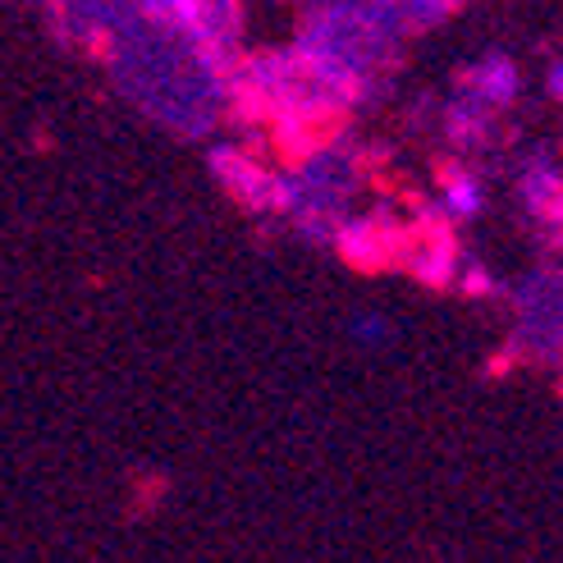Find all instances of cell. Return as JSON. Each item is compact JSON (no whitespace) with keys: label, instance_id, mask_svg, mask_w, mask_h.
Here are the masks:
<instances>
[{"label":"cell","instance_id":"obj_1","mask_svg":"<svg viewBox=\"0 0 563 563\" xmlns=\"http://www.w3.org/2000/svg\"><path fill=\"white\" fill-rule=\"evenodd\" d=\"M518 192H522V207L537 216V224H545V234L563 247V165L537 152L518 170Z\"/></svg>","mask_w":563,"mask_h":563},{"label":"cell","instance_id":"obj_2","mask_svg":"<svg viewBox=\"0 0 563 563\" xmlns=\"http://www.w3.org/2000/svg\"><path fill=\"white\" fill-rule=\"evenodd\" d=\"M522 92V74L518 65L509 60V55H482L467 74H463V97L472 101H482L486 110H504V106H514Z\"/></svg>","mask_w":563,"mask_h":563},{"label":"cell","instance_id":"obj_3","mask_svg":"<svg viewBox=\"0 0 563 563\" xmlns=\"http://www.w3.org/2000/svg\"><path fill=\"white\" fill-rule=\"evenodd\" d=\"M404 262H408V271L421 279V285L444 289V285H454L459 279V247L444 230H421V239L404 247Z\"/></svg>","mask_w":563,"mask_h":563},{"label":"cell","instance_id":"obj_4","mask_svg":"<svg viewBox=\"0 0 563 563\" xmlns=\"http://www.w3.org/2000/svg\"><path fill=\"white\" fill-rule=\"evenodd\" d=\"M334 243H340V252L362 266V271H376L389 262V247H394V230L385 220H349L334 230Z\"/></svg>","mask_w":563,"mask_h":563},{"label":"cell","instance_id":"obj_5","mask_svg":"<svg viewBox=\"0 0 563 563\" xmlns=\"http://www.w3.org/2000/svg\"><path fill=\"white\" fill-rule=\"evenodd\" d=\"M440 211L449 220H459V224L476 220V216L486 211V184L476 179L472 170H463V165L444 170V179H440Z\"/></svg>","mask_w":563,"mask_h":563},{"label":"cell","instance_id":"obj_6","mask_svg":"<svg viewBox=\"0 0 563 563\" xmlns=\"http://www.w3.org/2000/svg\"><path fill=\"white\" fill-rule=\"evenodd\" d=\"M353 334H357V344H385L389 321L385 317H353Z\"/></svg>","mask_w":563,"mask_h":563},{"label":"cell","instance_id":"obj_7","mask_svg":"<svg viewBox=\"0 0 563 563\" xmlns=\"http://www.w3.org/2000/svg\"><path fill=\"white\" fill-rule=\"evenodd\" d=\"M459 279H463L467 294H495V279L482 266H476V262H459Z\"/></svg>","mask_w":563,"mask_h":563},{"label":"cell","instance_id":"obj_8","mask_svg":"<svg viewBox=\"0 0 563 563\" xmlns=\"http://www.w3.org/2000/svg\"><path fill=\"white\" fill-rule=\"evenodd\" d=\"M137 10H143L152 23L175 27V19H179V0H137Z\"/></svg>","mask_w":563,"mask_h":563},{"label":"cell","instance_id":"obj_9","mask_svg":"<svg viewBox=\"0 0 563 563\" xmlns=\"http://www.w3.org/2000/svg\"><path fill=\"white\" fill-rule=\"evenodd\" d=\"M545 92H550L554 101H563V60H554V65L545 69Z\"/></svg>","mask_w":563,"mask_h":563}]
</instances>
